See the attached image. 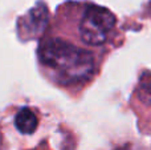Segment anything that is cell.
<instances>
[{
    "label": "cell",
    "instance_id": "1",
    "mask_svg": "<svg viewBox=\"0 0 151 150\" xmlns=\"http://www.w3.org/2000/svg\"><path fill=\"white\" fill-rule=\"evenodd\" d=\"M39 60L60 85L85 84L96 72L91 52L58 39H48L40 44Z\"/></svg>",
    "mask_w": 151,
    "mask_h": 150
},
{
    "label": "cell",
    "instance_id": "2",
    "mask_svg": "<svg viewBox=\"0 0 151 150\" xmlns=\"http://www.w3.org/2000/svg\"><path fill=\"white\" fill-rule=\"evenodd\" d=\"M115 24L117 19L107 8L89 5L78 25L80 39L88 45H102L107 41Z\"/></svg>",
    "mask_w": 151,
    "mask_h": 150
},
{
    "label": "cell",
    "instance_id": "3",
    "mask_svg": "<svg viewBox=\"0 0 151 150\" xmlns=\"http://www.w3.org/2000/svg\"><path fill=\"white\" fill-rule=\"evenodd\" d=\"M47 20H48L47 8L44 5L39 4L37 7L32 8L28 15L20 20V23H19V31L23 32L24 37H25V35L36 36V35L41 33L44 31Z\"/></svg>",
    "mask_w": 151,
    "mask_h": 150
},
{
    "label": "cell",
    "instance_id": "4",
    "mask_svg": "<svg viewBox=\"0 0 151 150\" xmlns=\"http://www.w3.org/2000/svg\"><path fill=\"white\" fill-rule=\"evenodd\" d=\"M39 125L36 113L29 108H23L15 117V126L23 134H32Z\"/></svg>",
    "mask_w": 151,
    "mask_h": 150
},
{
    "label": "cell",
    "instance_id": "5",
    "mask_svg": "<svg viewBox=\"0 0 151 150\" xmlns=\"http://www.w3.org/2000/svg\"><path fill=\"white\" fill-rule=\"evenodd\" d=\"M138 97L145 105L151 106V76L142 79L138 87Z\"/></svg>",
    "mask_w": 151,
    "mask_h": 150
}]
</instances>
